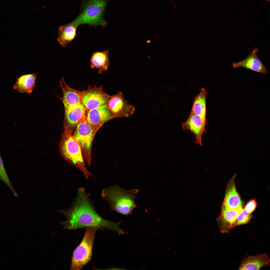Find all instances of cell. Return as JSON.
Segmentation results:
<instances>
[{
    "label": "cell",
    "instance_id": "6da1fadb",
    "mask_svg": "<svg viewBox=\"0 0 270 270\" xmlns=\"http://www.w3.org/2000/svg\"><path fill=\"white\" fill-rule=\"evenodd\" d=\"M60 212L67 219L66 220L60 222L64 229L75 230L94 227L112 230L120 234H124L120 227L121 221H110L98 214L92 206L84 188L78 189L77 196L72 206L66 210Z\"/></svg>",
    "mask_w": 270,
    "mask_h": 270
},
{
    "label": "cell",
    "instance_id": "7a4b0ae2",
    "mask_svg": "<svg viewBox=\"0 0 270 270\" xmlns=\"http://www.w3.org/2000/svg\"><path fill=\"white\" fill-rule=\"evenodd\" d=\"M139 190H126L115 185L104 188L102 197L108 202L110 207L116 212L124 215H131L137 207L134 200Z\"/></svg>",
    "mask_w": 270,
    "mask_h": 270
},
{
    "label": "cell",
    "instance_id": "3957f363",
    "mask_svg": "<svg viewBox=\"0 0 270 270\" xmlns=\"http://www.w3.org/2000/svg\"><path fill=\"white\" fill-rule=\"evenodd\" d=\"M59 148L62 157L80 170L86 178L91 176V174L86 166L80 145L74 138L72 133L64 126Z\"/></svg>",
    "mask_w": 270,
    "mask_h": 270
},
{
    "label": "cell",
    "instance_id": "277c9868",
    "mask_svg": "<svg viewBox=\"0 0 270 270\" xmlns=\"http://www.w3.org/2000/svg\"><path fill=\"white\" fill-rule=\"evenodd\" d=\"M106 4V0H86L82 12L72 22L78 26L83 24L92 26H105L106 23L103 14Z\"/></svg>",
    "mask_w": 270,
    "mask_h": 270
},
{
    "label": "cell",
    "instance_id": "5b68a950",
    "mask_svg": "<svg viewBox=\"0 0 270 270\" xmlns=\"http://www.w3.org/2000/svg\"><path fill=\"white\" fill-rule=\"evenodd\" d=\"M98 229L94 227L86 228L82 240L73 252L70 270H80L90 260L95 236Z\"/></svg>",
    "mask_w": 270,
    "mask_h": 270
},
{
    "label": "cell",
    "instance_id": "8992f818",
    "mask_svg": "<svg viewBox=\"0 0 270 270\" xmlns=\"http://www.w3.org/2000/svg\"><path fill=\"white\" fill-rule=\"evenodd\" d=\"M74 130L73 136L81 147L84 161L90 166L92 160V143L98 130L93 128L88 123L86 117L79 122Z\"/></svg>",
    "mask_w": 270,
    "mask_h": 270
},
{
    "label": "cell",
    "instance_id": "52a82bcc",
    "mask_svg": "<svg viewBox=\"0 0 270 270\" xmlns=\"http://www.w3.org/2000/svg\"><path fill=\"white\" fill-rule=\"evenodd\" d=\"M79 92L82 104L87 111L107 105L111 96L104 92L102 85L88 86L86 90Z\"/></svg>",
    "mask_w": 270,
    "mask_h": 270
},
{
    "label": "cell",
    "instance_id": "ba28073f",
    "mask_svg": "<svg viewBox=\"0 0 270 270\" xmlns=\"http://www.w3.org/2000/svg\"><path fill=\"white\" fill-rule=\"evenodd\" d=\"M107 106L114 118L130 116L134 113L135 110L134 106L125 100L121 92L111 96Z\"/></svg>",
    "mask_w": 270,
    "mask_h": 270
},
{
    "label": "cell",
    "instance_id": "9c48e42d",
    "mask_svg": "<svg viewBox=\"0 0 270 270\" xmlns=\"http://www.w3.org/2000/svg\"><path fill=\"white\" fill-rule=\"evenodd\" d=\"M86 118L88 123L98 130L106 122L114 118L107 105L100 106L87 111Z\"/></svg>",
    "mask_w": 270,
    "mask_h": 270
},
{
    "label": "cell",
    "instance_id": "30bf717a",
    "mask_svg": "<svg viewBox=\"0 0 270 270\" xmlns=\"http://www.w3.org/2000/svg\"><path fill=\"white\" fill-rule=\"evenodd\" d=\"M181 124L184 130L189 131L194 135L196 144L202 146V137L206 132V122L191 112L186 120Z\"/></svg>",
    "mask_w": 270,
    "mask_h": 270
},
{
    "label": "cell",
    "instance_id": "8fae6325",
    "mask_svg": "<svg viewBox=\"0 0 270 270\" xmlns=\"http://www.w3.org/2000/svg\"><path fill=\"white\" fill-rule=\"evenodd\" d=\"M87 111L82 104L64 109V126L72 133L79 122L86 117Z\"/></svg>",
    "mask_w": 270,
    "mask_h": 270
},
{
    "label": "cell",
    "instance_id": "7c38bea8",
    "mask_svg": "<svg viewBox=\"0 0 270 270\" xmlns=\"http://www.w3.org/2000/svg\"><path fill=\"white\" fill-rule=\"evenodd\" d=\"M242 206L234 210H228L222 207L221 213L217 220L218 224L221 232L228 233L236 227L235 222Z\"/></svg>",
    "mask_w": 270,
    "mask_h": 270
},
{
    "label": "cell",
    "instance_id": "4fadbf2b",
    "mask_svg": "<svg viewBox=\"0 0 270 270\" xmlns=\"http://www.w3.org/2000/svg\"><path fill=\"white\" fill-rule=\"evenodd\" d=\"M258 52V48H254L252 51L244 60L233 62V68H236L242 67L256 72L268 74V70L259 58Z\"/></svg>",
    "mask_w": 270,
    "mask_h": 270
},
{
    "label": "cell",
    "instance_id": "5bb4252c",
    "mask_svg": "<svg viewBox=\"0 0 270 270\" xmlns=\"http://www.w3.org/2000/svg\"><path fill=\"white\" fill-rule=\"evenodd\" d=\"M234 177L229 182L227 186L222 207L234 210L242 206V202L235 186Z\"/></svg>",
    "mask_w": 270,
    "mask_h": 270
},
{
    "label": "cell",
    "instance_id": "9a60e30c",
    "mask_svg": "<svg viewBox=\"0 0 270 270\" xmlns=\"http://www.w3.org/2000/svg\"><path fill=\"white\" fill-rule=\"evenodd\" d=\"M60 86L63 93V96L60 98L64 109L82 104L79 90L69 86L62 78L60 82Z\"/></svg>",
    "mask_w": 270,
    "mask_h": 270
},
{
    "label": "cell",
    "instance_id": "2e32d148",
    "mask_svg": "<svg viewBox=\"0 0 270 270\" xmlns=\"http://www.w3.org/2000/svg\"><path fill=\"white\" fill-rule=\"evenodd\" d=\"M270 260L266 253L254 256H248L242 261L238 270H260L270 266Z\"/></svg>",
    "mask_w": 270,
    "mask_h": 270
},
{
    "label": "cell",
    "instance_id": "e0dca14e",
    "mask_svg": "<svg viewBox=\"0 0 270 270\" xmlns=\"http://www.w3.org/2000/svg\"><path fill=\"white\" fill-rule=\"evenodd\" d=\"M78 26L72 22L66 25L59 28L58 42L63 47L66 46L75 37Z\"/></svg>",
    "mask_w": 270,
    "mask_h": 270
},
{
    "label": "cell",
    "instance_id": "ac0fdd59",
    "mask_svg": "<svg viewBox=\"0 0 270 270\" xmlns=\"http://www.w3.org/2000/svg\"><path fill=\"white\" fill-rule=\"evenodd\" d=\"M36 76L35 74L21 76L17 79L14 88L20 92L31 94L35 86Z\"/></svg>",
    "mask_w": 270,
    "mask_h": 270
},
{
    "label": "cell",
    "instance_id": "d6986e66",
    "mask_svg": "<svg viewBox=\"0 0 270 270\" xmlns=\"http://www.w3.org/2000/svg\"><path fill=\"white\" fill-rule=\"evenodd\" d=\"M205 89L201 88L200 92L195 97L191 112L200 117L206 122V96Z\"/></svg>",
    "mask_w": 270,
    "mask_h": 270
},
{
    "label": "cell",
    "instance_id": "ffe728a7",
    "mask_svg": "<svg viewBox=\"0 0 270 270\" xmlns=\"http://www.w3.org/2000/svg\"><path fill=\"white\" fill-rule=\"evenodd\" d=\"M90 62L91 68L98 69L100 73L106 70L110 65L108 50L94 52Z\"/></svg>",
    "mask_w": 270,
    "mask_h": 270
},
{
    "label": "cell",
    "instance_id": "44dd1931",
    "mask_svg": "<svg viewBox=\"0 0 270 270\" xmlns=\"http://www.w3.org/2000/svg\"><path fill=\"white\" fill-rule=\"evenodd\" d=\"M0 180L8 186L16 197L18 198V194L13 187L5 168L0 153Z\"/></svg>",
    "mask_w": 270,
    "mask_h": 270
},
{
    "label": "cell",
    "instance_id": "7402d4cb",
    "mask_svg": "<svg viewBox=\"0 0 270 270\" xmlns=\"http://www.w3.org/2000/svg\"><path fill=\"white\" fill-rule=\"evenodd\" d=\"M252 217L251 213H249L244 208H242L236 220V227L240 225L248 224Z\"/></svg>",
    "mask_w": 270,
    "mask_h": 270
},
{
    "label": "cell",
    "instance_id": "603a6c76",
    "mask_svg": "<svg viewBox=\"0 0 270 270\" xmlns=\"http://www.w3.org/2000/svg\"><path fill=\"white\" fill-rule=\"evenodd\" d=\"M256 206V202L254 199L249 201L244 208L249 213H251L255 210Z\"/></svg>",
    "mask_w": 270,
    "mask_h": 270
},
{
    "label": "cell",
    "instance_id": "cb8c5ba5",
    "mask_svg": "<svg viewBox=\"0 0 270 270\" xmlns=\"http://www.w3.org/2000/svg\"><path fill=\"white\" fill-rule=\"evenodd\" d=\"M173 6H175V0H169Z\"/></svg>",
    "mask_w": 270,
    "mask_h": 270
}]
</instances>
